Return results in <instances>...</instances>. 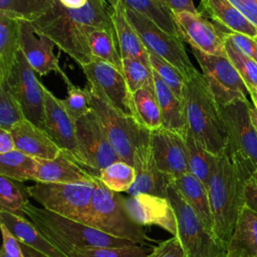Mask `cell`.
<instances>
[{"mask_svg": "<svg viewBox=\"0 0 257 257\" xmlns=\"http://www.w3.org/2000/svg\"><path fill=\"white\" fill-rule=\"evenodd\" d=\"M112 7L106 0H88L81 8L64 7L54 0L51 9L31 22L35 31L48 37L79 66L89 63L92 56L88 35L93 30H114Z\"/></svg>", "mask_w": 257, "mask_h": 257, "instance_id": "cell-1", "label": "cell"}, {"mask_svg": "<svg viewBox=\"0 0 257 257\" xmlns=\"http://www.w3.org/2000/svg\"><path fill=\"white\" fill-rule=\"evenodd\" d=\"M252 174L235 165L227 151L218 157L208 184L215 237L225 246L234 232L241 208L246 180Z\"/></svg>", "mask_w": 257, "mask_h": 257, "instance_id": "cell-2", "label": "cell"}, {"mask_svg": "<svg viewBox=\"0 0 257 257\" xmlns=\"http://www.w3.org/2000/svg\"><path fill=\"white\" fill-rule=\"evenodd\" d=\"M184 107L188 133L213 155L223 154L227 135L219 104L204 75L197 69L186 77Z\"/></svg>", "mask_w": 257, "mask_h": 257, "instance_id": "cell-3", "label": "cell"}, {"mask_svg": "<svg viewBox=\"0 0 257 257\" xmlns=\"http://www.w3.org/2000/svg\"><path fill=\"white\" fill-rule=\"evenodd\" d=\"M22 215L65 255L72 251L91 247H130L137 244L112 237L90 226L37 207L29 201L22 209Z\"/></svg>", "mask_w": 257, "mask_h": 257, "instance_id": "cell-4", "label": "cell"}, {"mask_svg": "<svg viewBox=\"0 0 257 257\" xmlns=\"http://www.w3.org/2000/svg\"><path fill=\"white\" fill-rule=\"evenodd\" d=\"M89 226L135 244H146L147 241L143 226L128 215L123 198L105 187L98 177L93 184Z\"/></svg>", "mask_w": 257, "mask_h": 257, "instance_id": "cell-5", "label": "cell"}, {"mask_svg": "<svg viewBox=\"0 0 257 257\" xmlns=\"http://www.w3.org/2000/svg\"><path fill=\"white\" fill-rule=\"evenodd\" d=\"M89 90L91 109L101 123L110 145L121 161L133 166L136 148L150 141L151 132L145 128L133 115L110 105L90 87Z\"/></svg>", "mask_w": 257, "mask_h": 257, "instance_id": "cell-6", "label": "cell"}, {"mask_svg": "<svg viewBox=\"0 0 257 257\" xmlns=\"http://www.w3.org/2000/svg\"><path fill=\"white\" fill-rule=\"evenodd\" d=\"M249 100L219 105L226 130V151L232 162L253 174L257 169V132L249 114Z\"/></svg>", "mask_w": 257, "mask_h": 257, "instance_id": "cell-7", "label": "cell"}, {"mask_svg": "<svg viewBox=\"0 0 257 257\" xmlns=\"http://www.w3.org/2000/svg\"><path fill=\"white\" fill-rule=\"evenodd\" d=\"M177 221V235L186 257H226L222 244L204 225L196 212L172 185L168 188Z\"/></svg>", "mask_w": 257, "mask_h": 257, "instance_id": "cell-8", "label": "cell"}, {"mask_svg": "<svg viewBox=\"0 0 257 257\" xmlns=\"http://www.w3.org/2000/svg\"><path fill=\"white\" fill-rule=\"evenodd\" d=\"M93 184L38 182L25 193L44 209L89 226Z\"/></svg>", "mask_w": 257, "mask_h": 257, "instance_id": "cell-9", "label": "cell"}, {"mask_svg": "<svg viewBox=\"0 0 257 257\" xmlns=\"http://www.w3.org/2000/svg\"><path fill=\"white\" fill-rule=\"evenodd\" d=\"M75 124L78 149L76 162L88 173L99 177L103 169L120 161L92 109L77 119Z\"/></svg>", "mask_w": 257, "mask_h": 257, "instance_id": "cell-10", "label": "cell"}, {"mask_svg": "<svg viewBox=\"0 0 257 257\" xmlns=\"http://www.w3.org/2000/svg\"><path fill=\"white\" fill-rule=\"evenodd\" d=\"M125 14L149 52L174 65L185 78L196 70L186 52L182 38L171 35L148 17L127 7Z\"/></svg>", "mask_w": 257, "mask_h": 257, "instance_id": "cell-11", "label": "cell"}, {"mask_svg": "<svg viewBox=\"0 0 257 257\" xmlns=\"http://www.w3.org/2000/svg\"><path fill=\"white\" fill-rule=\"evenodd\" d=\"M191 50L219 105L237 100H248V90L227 56L207 54L192 46Z\"/></svg>", "mask_w": 257, "mask_h": 257, "instance_id": "cell-12", "label": "cell"}, {"mask_svg": "<svg viewBox=\"0 0 257 257\" xmlns=\"http://www.w3.org/2000/svg\"><path fill=\"white\" fill-rule=\"evenodd\" d=\"M5 82L20 102L26 119L42 128L44 122V85L37 79L35 71L21 50Z\"/></svg>", "mask_w": 257, "mask_h": 257, "instance_id": "cell-13", "label": "cell"}, {"mask_svg": "<svg viewBox=\"0 0 257 257\" xmlns=\"http://www.w3.org/2000/svg\"><path fill=\"white\" fill-rule=\"evenodd\" d=\"M80 67L94 92L118 110L134 116L132 93L122 71L95 58Z\"/></svg>", "mask_w": 257, "mask_h": 257, "instance_id": "cell-14", "label": "cell"}, {"mask_svg": "<svg viewBox=\"0 0 257 257\" xmlns=\"http://www.w3.org/2000/svg\"><path fill=\"white\" fill-rule=\"evenodd\" d=\"M183 40L200 51L219 56H227L224 38L219 27L208 21L201 13L183 11L173 13Z\"/></svg>", "mask_w": 257, "mask_h": 257, "instance_id": "cell-15", "label": "cell"}, {"mask_svg": "<svg viewBox=\"0 0 257 257\" xmlns=\"http://www.w3.org/2000/svg\"><path fill=\"white\" fill-rule=\"evenodd\" d=\"M123 202L128 215L139 225H156L173 236L177 235L176 215L168 197L140 193L123 199Z\"/></svg>", "mask_w": 257, "mask_h": 257, "instance_id": "cell-16", "label": "cell"}, {"mask_svg": "<svg viewBox=\"0 0 257 257\" xmlns=\"http://www.w3.org/2000/svg\"><path fill=\"white\" fill-rule=\"evenodd\" d=\"M19 44L20 50L36 73L45 75L54 71L61 75L65 83L70 81L53 52L55 44L45 35L36 32L29 21H19Z\"/></svg>", "mask_w": 257, "mask_h": 257, "instance_id": "cell-17", "label": "cell"}, {"mask_svg": "<svg viewBox=\"0 0 257 257\" xmlns=\"http://www.w3.org/2000/svg\"><path fill=\"white\" fill-rule=\"evenodd\" d=\"M151 146L158 168L171 179L190 172L184 136L161 127L151 132Z\"/></svg>", "mask_w": 257, "mask_h": 257, "instance_id": "cell-18", "label": "cell"}, {"mask_svg": "<svg viewBox=\"0 0 257 257\" xmlns=\"http://www.w3.org/2000/svg\"><path fill=\"white\" fill-rule=\"evenodd\" d=\"M51 140L75 160L77 157V140L75 120L70 117L60 98L44 86V122L43 127Z\"/></svg>", "mask_w": 257, "mask_h": 257, "instance_id": "cell-19", "label": "cell"}, {"mask_svg": "<svg viewBox=\"0 0 257 257\" xmlns=\"http://www.w3.org/2000/svg\"><path fill=\"white\" fill-rule=\"evenodd\" d=\"M133 166L136 170V180L126 192L130 196L146 193L168 197V188L172 179L158 168L153 155L151 139L136 148Z\"/></svg>", "mask_w": 257, "mask_h": 257, "instance_id": "cell-20", "label": "cell"}, {"mask_svg": "<svg viewBox=\"0 0 257 257\" xmlns=\"http://www.w3.org/2000/svg\"><path fill=\"white\" fill-rule=\"evenodd\" d=\"M95 176L82 168L66 151L53 160H38L35 182L64 184H93Z\"/></svg>", "mask_w": 257, "mask_h": 257, "instance_id": "cell-21", "label": "cell"}, {"mask_svg": "<svg viewBox=\"0 0 257 257\" xmlns=\"http://www.w3.org/2000/svg\"><path fill=\"white\" fill-rule=\"evenodd\" d=\"M10 132L16 150L37 160H53L62 151L44 130L26 118Z\"/></svg>", "mask_w": 257, "mask_h": 257, "instance_id": "cell-22", "label": "cell"}, {"mask_svg": "<svg viewBox=\"0 0 257 257\" xmlns=\"http://www.w3.org/2000/svg\"><path fill=\"white\" fill-rule=\"evenodd\" d=\"M0 223L19 241L46 257H68L54 246L39 229L23 215L0 210Z\"/></svg>", "mask_w": 257, "mask_h": 257, "instance_id": "cell-23", "label": "cell"}, {"mask_svg": "<svg viewBox=\"0 0 257 257\" xmlns=\"http://www.w3.org/2000/svg\"><path fill=\"white\" fill-rule=\"evenodd\" d=\"M201 14L227 31L257 38V28L229 0H200Z\"/></svg>", "mask_w": 257, "mask_h": 257, "instance_id": "cell-24", "label": "cell"}, {"mask_svg": "<svg viewBox=\"0 0 257 257\" xmlns=\"http://www.w3.org/2000/svg\"><path fill=\"white\" fill-rule=\"evenodd\" d=\"M111 7V17L121 58H138L151 65L150 53L136 29L127 19L124 3L121 0H118Z\"/></svg>", "mask_w": 257, "mask_h": 257, "instance_id": "cell-25", "label": "cell"}, {"mask_svg": "<svg viewBox=\"0 0 257 257\" xmlns=\"http://www.w3.org/2000/svg\"><path fill=\"white\" fill-rule=\"evenodd\" d=\"M226 257H257V214L246 206L240 210Z\"/></svg>", "mask_w": 257, "mask_h": 257, "instance_id": "cell-26", "label": "cell"}, {"mask_svg": "<svg viewBox=\"0 0 257 257\" xmlns=\"http://www.w3.org/2000/svg\"><path fill=\"white\" fill-rule=\"evenodd\" d=\"M170 185L179 191L207 229L214 235L213 217L206 186L190 172L172 179Z\"/></svg>", "mask_w": 257, "mask_h": 257, "instance_id": "cell-27", "label": "cell"}, {"mask_svg": "<svg viewBox=\"0 0 257 257\" xmlns=\"http://www.w3.org/2000/svg\"><path fill=\"white\" fill-rule=\"evenodd\" d=\"M155 91L161 109L163 127L184 137L188 134V125L185 114L184 102L167 86L153 70Z\"/></svg>", "mask_w": 257, "mask_h": 257, "instance_id": "cell-28", "label": "cell"}, {"mask_svg": "<svg viewBox=\"0 0 257 257\" xmlns=\"http://www.w3.org/2000/svg\"><path fill=\"white\" fill-rule=\"evenodd\" d=\"M19 51V21L0 14V81L8 78Z\"/></svg>", "mask_w": 257, "mask_h": 257, "instance_id": "cell-29", "label": "cell"}, {"mask_svg": "<svg viewBox=\"0 0 257 257\" xmlns=\"http://www.w3.org/2000/svg\"><path fill=\"white\" fill-rule=\"evenodd\" d=\"M134 117L148 131L163 127L161 109L155 88H142L132 93Z\"/></svg>", "mask_w": 257, "mask_h": 257, "instance_id": "cell-30", "label": "cell"}, {"mask_svg": "<svg viewBox=\"0 0 257 257\" xmlns=\"http://www.w3.org/2000/svg\"><path fill=\"white\" fill-rule=\"evenodd\" d=\"M113 6L118 0H106ZM125 7L141 13L171 35L181 37L173 13L160 0H121Z\"/></svg>", "mask_w": 257, "mask_h": 257, "instance_id": "cell-31", "label": "cell"}, {"mask_svg": "<svg viewBox=\"0 0 257 257\" xmlns=\"http://www.w3.org/2000/svg\"><path fill=\"white\" fill-rule=\"evenodd\" d=\"M38 160L20 151L14 150L0 155V176L16 182L36 180Z\"/></svg>", "mask_w": 257, "mask_h": 257, "instance_id": "cell-32", "label": "cell"}, {"mask_svg": "<svg viewBox=\"0 0 257 257\" xmlns=\"http://www.w3.org/2000/svg\"><path fill=\"white\" fill-rule=\"evenodd\" d=\"M188 153L189 171L208 188L209 180L216 166L219 156L207 151L191 134L185 137ZM208 190V189H207Z\"/></svg>", "mask_w": 257, "mask_h": 257, "instance_id": "cell-33", "label": "cell"}, {"mask_svg": "<svg viewBox=\"0 0 257 257\" xmlns=\"http://www.w3.org/2000/svg\"><path fill=\"white\" fill-rule=\"evenodd\" d=\"M88 42L93 58L122 71V58L114 30H93L88 35Z\"/></svg>", "mask_w": 257, "mask_h": 257, "instance_id": "cell-34", "label": "cell"}, {"mask_svg": "<svg viewBox=\"0 0 257 257\" xmlns=\"http://www.w3.org/2000/svg\"><path fill=\"white\" fill-rule=\"evenodd\" d=\"M54 0H0V14L18 21L33 22L45 15Z\"/></svg>", "mask_w": 257, "mask_h": 257, "instance_id": "cell-35", "label": "cell"}, {"mask_svg": "<svg viewBox=\"0 0 257 257\" xmlns=\"http://www.w3.org/2000/svg\"><path fill=\"white\" fill-rule=\"evenodd\" d=\"M218 26V25H217ZM219 27V26H218ZM220 31L221 28L219 27ZM221 34L224 38L225 50L227 53V57L233 63L238 73L240 74L249 95L256 94L257 95V62L243 54L233 43L232 41L226 37L222 31Z\"/></svg>", "mask_w": 257, "mask_h": 257, "instance_id": "cell-36", "label": "cell"}, {"mask_svg": "<svg viewBox=\"0 0 257 257\" xmlns=\"http://www.w3.org/2000/svg\"><path fill=\"white\" fill-rule=\"evenodd\" d=\"M98 178L111 191L127 192L135 183L136 170L134 166L120 160L103 169Z\"/></svg>", "mask_w": 257, "mask_h": 257, "instance_id": "cell-37", "label": "cell"}, {"mask_svg": "<svg viewBox=\"0 0 257 257\" xmlns=\"http://www.w3.org/2000/svg\"><path fill=\"white\" fill-rule=\"evenodd\" d=\"M122 73L131 93L142 88H155L152 66L138 58H122Z\"/></svg>", "mask_w": 257, "mask_h": 257, "instance_id": "cell-38", "label": "cell"}, {"mask_svg": "<svg viewBox=\"0 0 257 257\" xmlns=\"http://www.w3.org/2000/svg\"><path fill=\"white\" fill-rule=\"evenodd\" d=\"M149 53L152 69L158 74L164 83L171 88V90L178 96V98L184 102L186 78L183 73L165 59L151 52Z\"/></svg>", "mask_w": 257, "mask_h": 257, "instance_id": "cell-39", "label": "cell"}, {"mask_svg": "<svg viewBox=\"0 0 257 257\" xmlns=\"http://www.w3.org/2000/svg\"><path fill=\"white\" fill-rule=\"evenodd\" d=\"M22 106L5 81H0V128L11 131L24 120Z\"/></svg>", "mask_w": 257, "mask_h": 257, "instance_id": "cell-40", "label": "cell"}, {"mask_svg": "<svg viewBox=\"0 0 257 257\" xmlns=\"http://www.w3.org/2000/svg\"><path fill=\"white\" fill-rule=\"evenodd\" d=\"M67 86V95L61 99L64 108L72 119L75 121L91 111L90 90L88 85L80 88L71 81L65 83Z\"/></svg>", "mask_w": 257, "mask_h": 257, "instance_id": "cell-41", "label": "cell"}, {"mask_svg": "<svg viewBox=\"0 0 257 257\" xmlns=\"http://www.w3.org/2000/svg\"><path fill=\"white\" fill-rule=\"evenodd\" d=\"M20 189L16 181L0 176V210L22 215V209L28 200Z\"/></svg>", "mask_w": 257, "mask_h": 257, "instance_id": "cell-42", "label": "cell"}, {"mask_svg": "<svg viewBox=\"0 0 257 257\" xmlns=\"http://www.w3.org/2000/svg\"><path fill=\"white\" fill-rule=\"evenodd\" d=\"M68 257H148L138 245L130 247H91L72 251Z\"/></svg>", "mask_w": 257, "mask_h": 257, "instance_id": "cell-43", "label": "cell"}, {"mask_svg": "<svg viewBox=\"0 0 257 257\" xmlns=\"http://www.w3.org/2000/svg\"><path fill=\"white\" fill-rule=\"evenodd\" d=\"M220 27V26H219ZM222 33L228 37L232 43L246 56L251 58L252 60L257 62V41L247 35L240 34V33H235V32H230L225 30L224 28L220 27Z\"/></svg>", "mask_w": 257, "mask_h": 257, "instance_id": "cell-44", "label": "cell"}, {"mask_svg": "<svg viewBox=\"0 0 257 257\" xmlns=\"http://www.w3.org/2000/svg\"><path fill=\"white\" fill-rule=\"evenodd\" d=\"M148 257H186L183 248L177 237L171 238L159 243L154 247L152 253Z\"/></svg>", "mask_w": 257, "mask_h": 257, "instance_id": "cell-45", "label": "cell"}, {"mask_svg": "<svg viewBox=\"0 0 257 257\" xmlns=\"http://www.w3.org/2000/svg\"><path fill=\"white\" fill-rule=\"evenodd\" d=\"M0 228L3 239L0 257H23L19 241L11 234L5 225L0 223Z\"/></svg>", "mask_w": 257, "mask_h": 257, "instance_id": "cell-46", "label": "cell"}, {"mask_svg": "<svg viewBox=\"0 0 257 257\" xmlns=\"http://www.w3.org/2000/svg\"><path fill=\"white\" fill-rule=\"evenodd\" d=\"M243 201L244 206L257 214V174L255 172L245 182Z\"/></svg>", "mask_w": 257, "mask_h": 257, "instance_id": "cell-47", "label": "cell"}, {"mask_svg": "<svg viewBox=\"0 0 257 257\" xmlns=\"http://www.w3.org/2000/svg\"><path fill=\"white\" fill-rule=\"evenodd\" d=\"M257 28V0H229Z\"/></svg>", "mask_w": 257, "mask_h": 257, "instance_id": "cell-48", "label": "cell"}, {"mask_svg": "<svg viewBox=\"0 0 257 257\" xmlns=\"http://www.w3.org/2000/svg\"><path fill=\"white\" fill-rule=\"evenodd\" d=\"M172 13L177 12H191L194 14H199L200 12L195 7L193 0H160Z\"/></svg>", "mask_w": 257, "mask_h": 257, "instance_id": "cell-49", "label": "cell"}, {"mask_svg": "<svg viewBox=\"0 0 257 257\" xmlns=\"http://www.w3.org/2000/svg\"><path fill=\"white\" fill-rule=\"evenodd\" d=\"M16 150L15 142L10 131L0 128V155Z\"/></svg>", "mask_w": 257, "mask_h": 257, "instance_id": "cell-50", "label": "cell"}, {"mask_svg": "<svg viewBox=\"0 0 257 257\" xmlns=\"http://www.w3.org/2000/svg\"><path fill=\"white\" fill-rule=\"evenodd\" d=\"M64 7L71 9H78L83 7L88 0H58Z\"/></svg>", "mask_w": 257, "mask_h": 257, "instance_id": "cell-51", "label": "cell"}, {"mask_svg": "<svg viewBox=\"0 0 257 257\" xmlns=\"http://www.w3.org/2000/svg\"><path fill=\"white\" fill-rule=\"evenodd\" d=\"M20 246H21V250H22V254H23V257H46L44 256L43 254L35 251L34 249L20 243Z\"/></svg>", "mask_w": 257, "mask_h": 257, "instance_id": "cell-52", "label": "cell"}, {"mask_svg": "<svg viewBox=\"0 0 257 257\" xmlns=\"http://www.w3.org/2000/svg\"><path fill=\"white\" fill-rule=\"evenodd\" d=\"M249 114H250V118H251V121L257 132V107L251 102L250 104V107H249Z\"/></svg>", "mask_w": 257, "mask_h": 257, "instance_id": "cell-53", "label": "cell"}, {"mask_svg": "<svg viewBox=\"0 0 257 257\" xmlns=\"http://www.w3.org/2000/svg\"><path fill=\"white\" fill-rule=\"evenodd\" d=\"M250 97H251L252 103L257 107V95L256 94H250Z\"/></svg>", "mask_w": 257, "mask_h": 257, "instance_id": "cell-54", "label": "cell"}, {"mask_svg": "<svg viewBox=\"0 0 257 257\" xmlns=\"http://www.w3.org/2000/svg\"><path fill=\"white\" fill-rule=\"evenodd\" d=\"M255 173H256V174H257V169H256V171H255Z\"/></svg>", "mask_w": 257, "mask_h": 257, "instance_id": "cell-55", "label": "cell"}, {"mask_svg": "<svg viewBox=\"0 0 257 257\" xmlns=\"http://www.w3.org/2000/svg\"><path fill=\"white\" fill-rule=\"evenodd\" d=\"M255 40H256V41H257V38H255Z\"/></svg>", "mask_w": 257, "mask_h": 257, "instance_id": "cell-56", "label": "cell"}]
</instances>
